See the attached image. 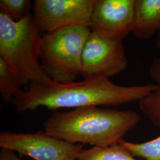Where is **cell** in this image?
I'll list each match as a JSON object with an SVG mask.
<instances>
[{
	"mask_svg": "<svg viewBox=\"0 0 160 160\" xmlns=\"http://www.w3.org/2000/svg\"><path fill=\"white\" fill-rule=\"evenodd\" d=\"M149 72L156 88L149 95L141 100L139 106L155 126L160 128V58H155L150 64Z\"/></svg>",
	"mask_w": 160,
	"mask_h": 160,
	"instance_id": "obj_10",
	"label": "cell"
},
{
	"mask_svg": "<svg viewBox=\"0 0 160 160\" xmlns=\"http://www.w3.org/2000/svg\"><path fill=\"white\" fill-rule=\"evenodd\" d=\"M155 46L157 49L160 51V30L157 33V39L155 42Z\"/></svg>",
	"mask_w": 160,
	"mask_h": 160,
	"instance_id": "obj_16",
	"label": "cell"
},
{
	"mask_svg": "<svg viewBox=\"0 0 160 160\" xmlns=\"http://www.w3.org/2000/svg\"><path fill=\"white\" fill-rule=\"evenodd\" d=\"M18 75L0 58V93L7 103H12L23 90Z\"/></svg>",
	"mask_w": 160,
	"mask_h": 160,
	"instance_id": "obj_12",
	"label": "cell"
},
{
	"mask_svg": "<svg viewBox=\"0 0 160 160\" xmlns=\"http://www.w3.org/2000/svg\"><path fill=\"white\" fill-rule=\"evenodd\" d=\"M90 28L71 26L42 35L40 63L48 77L58 83L74 82L81 75V58Z\"/></svg>",
	"mask_w": 160,
	"mask_h": 160,
	"instance_id": "obj_4",
	"label": "cell"
},
{
	"mask_svg": "<svg viewBox=\"0 0 160 160\" xmlns=\"http://www.w3.org/2000/svg\"><path fill=\"white\" fill-rule=\"evenodd\" d=\"M77 160H137L120 143L82 149Z\"/></svg>",
	"mask_w": 160,
	"mask_h": 160,
	"instance_id": "obj_11",
	"label": "cell"
},
{
	"mask_svg": "<svg viewBox=\"0 0 160 160\" xmlns=\"http://www.w3.org/2000/svg\"><path fill=\"white\" fill-rule=\"evenodd\" d=\"M30 0H1L0 12L15 21H18L30 14Z\"/></svg>",
	"mask_w": 160,
	"mask_h": 160,
	"instance_id": "obj_14",
	"label": "cell"
},
{
	"mask_svg": "<svg viewBox=\"0 0 160 160\" xmlns=\"http://www.w3.org/2000/svg\"><path fill=\"white\" fill-rule=\"evenodd\" d=\"M42 38L33 14L15 21L0 12V58L26 87L48 77L40 63Z\"/></svg>",
	"mask_w": 160,
	"mask_h": 160,
	"instance_id": "obj_3",
	"label": "cell"
},
{
	"mask_svg": "<svg viewBox=\"0 0 160 160\" xmlns=\"http://www.w3.org/2000/svg\"><path fill=\"white\" fill-rule=\"evenodd\" d=\"M0 160H23L18 157L16 152L8 149L1 148L0 151Z\"/></svg>",
	"mask_w": 160,
	"mask_h": 160,
	"instance_id": "obj_15",
	"label": "cell"
},
{
	"mask_svg": "<svg viewBox=\"0 0 160 160\" xmlns=\"http://www.w3.org/2000/svg\"><path fill=\"white\" fill-rule=\"evenodd\" d=\"M155 88V84L119 86L103 75L65 84L46 77L42 81L30 83L12 103L18 112L43 107L57 110L87 106H115L139 102Z\"/></svg>",
	"mask_w": 160,
	"mask_h": 160,
	"instance_id": "obj_1",
	"label": "cell"
},
{
	"mask_svg": "<svg viewBox=\"0 0 160 160\" xmlns=\"http://www.w3.org/2000/svg\"><path fill=\"white\" fill-rule=\"evenodd\" d=\"M160 30V0H135L132 33L138 39L148 40Z\"/></svg>",
	"mask_w": 160,
	"mask_h": 160,
	"instance_id": "obj_9",
	"label": "cell"
},
{
	"mask_svg": "<svg viewBox=\"0 0 160 160\" xmlns=\"http://www.w3.org/2000/svg\"><path fill=\"white\" fill-rule=\"evenodd\" d=\"M96 0H35L33 16L40 32L46 33L71 26H90Z\"/></svg>",
	"mask_w": 160,
	"mask_h": 160,
	"instance_id": "obj_7",
	"label": "cell"
},
{
	"mask_svg": "<svg viewBox=\"0 0 160 160\" xmlns=\"http://www.w3.org/2000/svg\"><path fill=\"white\" fill-rule=\"evenodd\" d=\"M140 120V115L133 110L87 106L54 110L43 128L49 135L67 142L105 147L119 143Z\"/></svg>",
	"mask_w": 160,
	"mask_h": 160,
	"instance_id": "obj_2",
	"label": "cell"
},
{
	"mask_svg": "<svg viewBox=\"0 0 160 160\" xmlns=\"http://www.w3.org/2000/svg\"><path fill=\"white\" fill-rule=\"evenodd\" d=\"M83 147L58 139L42 131L29 133H0L1 148L10 149L20 157L27 156L34 160H77Z\"/></svg>",
	"mask_w": 160,
	"mask_h": 160,
	"instance_id": "obj_5",
	"label": "cell"
},
{
	"mask_svg": "<svg viewBox=\"0 0 160 160\" xmlns=\"http://www.w3.org/2000/svg\"><path fill=\"white\" fill-rule=\"evenodd\" d=\"M135 0H96L92 12V31L118 41L132 32Z\"/></svg>",
	"mask_w": 160,
	"mask_h": 160,
	"instance_id": "obj_8",
	"label": "cell"
},
{
	"mask_svg": "<svg viewBox=\"0 0 160 160\" xmlns=\"http://www.w3.org/2000/svg\"><path fill=\"white\" fill-rule=\"evenodd\" d=\"M134 157L146 160H160V135L143 143H133L123 139L119 142Z\"/></svg>",
	"mask_w": 160,
	"mask_h": 160,
	"instance_id": "obj_13",
	"label": "cell"
},
{
	"mask_svg": "<svg viewBox=\"0 0 160 160\" xmlns=\"http://www.w3.org/2000/svg\"><path fill=\"white\" fill-rule=\"evenodd\" d=\"M128 64L122 41L92 30L82 54L81 75L84 79L96 75L113 77L124 71Z\"/></svg>",
	"mask_w": 160,
	"mask_h": 160,
	"instance_id": "obj_6",
	"label": "cell"
}]
</instances>
